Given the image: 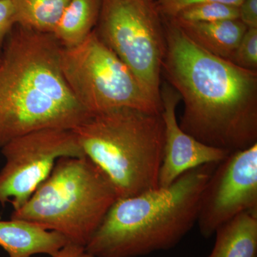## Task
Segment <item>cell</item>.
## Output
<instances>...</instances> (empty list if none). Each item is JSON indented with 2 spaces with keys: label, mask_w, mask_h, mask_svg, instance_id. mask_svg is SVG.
<instances>
[{
  "label": "cell",
  "mask_w": 257,
  "mask_h": 257,
  "mask_svg": "<svg viewBox=\"0 0 257 257\" xmlns=\"http://www.w3.org/2000/svg\"><path fill=\"white\" fill-rule=\"evenodd\" d=\"M102 0H70L52 32L63 48L84 42L95 28Z\"/></svg>",
  "instance_id": "14"
},
{
  "label": "cell",
  "mask_w": 257,
  "mask_h": 257,
  "mask_svg": "<svg viewBox=\"0 0 257 257\" xmlns=\"http://www.w3.org/2000/svg\"><path fill=\"white\" fill-rule=\"evenodd\" d=\"M217 164L192 169L168 187L118 198L86 250L96 257H138L175 247L197 223L203 191Z\"/></svg>",
  "instance_id": "3"
},
{
  "label": "cell",
  "mask_w": 257,
  "mask_h": 257,
  "mask_svg": "<svg viewBox=\"0 0 257 257\" xmlns=\"http://www.w3.org/2000/svg\"><path fill=\"white\" fill-rule=\"evenodd\" d=\"M172 19L188 23L239 20V7L222 3H203L186 8Z\"/></svg>",
  "instance_id": "16"
},
{
  "label": "cell",
  "mask_w": 257,
  "mask_h": 257,
  "mask_svg": "<svg viewBox=\"0 0 257 257\" xmlns=\"http://www.w3.org/2000/svg\"><path fill=\"white\" fill-rule=\"evenodd\" d=\"M248 70L257 71V28H248L229 60Z\"/></svg>",
  "instance_id": "17"
},
{
  "label": "cell",
  "mask_w": 257,
  "mask_h": 257,
  "mask_svg": "<svg viewBox=\"0 0 257 257\" xmlns=\"http://www.w3.org/2000/svg\"><path fill=\"white\" fill-rule=\"evenodd\" d=\"M101 41L160 101L163 20L153 0H102L94 28Z\"/></svg>",
  "instance_id": "7"
},
{
  "label": "cell",
  "mask_w": 257,
  "mask_h": 257,
  "mask_svg": "<svg viewBox=\"0 0 257 257\" xmlns=\"http://www.w3.org/2000/svg\"><path fill=\"white\" fill-rule=\"evenodd\" d=\"M161 16L175 18L182 10L189 7L207 3H222L239 7L243 0H153Z\"/></svg>",
  "instance_id": "18"
},
{
  "label": "cell",
  "mask_w": 257,
  "mask_h": 257,
  "mask_svg": "<svg viewBox=\"0 0 257 257\" xmlns=\"http://www.w3.org/2000/svg\"><path fill=\"white\" fill-rule=\"evenodd\" d=\"M0 151V204L20 209L50 175L62 157H85L73 130L45 128L11 140Z\"/></svg>",
  "instance_id": "8"
},
{
  "label": "cell",
  "mask_w": 257,
  "mask_h": 257,
  "mask_svg": "<svg viewBox=\"0 0 257 257\" xmlns=\"http://www.w3.org/2000/svg\"><path fill=\"white\" fill-rule=\"evenodd\" d=\"M118 199L112 184L83 157H62L11 219L55 231L68 242L85 246Z\"/></svg>",
  "instance_id": "5"
},
{
  "label": "cell",
  "mask_w": 257,
  "mask_h": 257,
  "mask_svg": "<svg viewBox=\"0 0 257 257\" xmlns=\"http://www.w3.org/2000/svg\"><path fill=\"white\" fill-rule=\"evenodd\" d=\"M173 20L196 45L211 55L229 60L247 28L239 20L212 23H188Z\"/></svg>",
  "instance_id": "12"
},
{
  "label": "cell",
  "mask_w": 257,
  "mask_h": 257,
  "mask_svg": "<svg viewBox=\"0 0 257 257\" xmlns=\"http://www.w3.org/2000/svg\"><path fill=\"white\" fill-rule=\"evenodd\" d=\"M162 18V74L183 101L180 128L198 141L229 153L257 144V71L211 55L173 20Z\"/></svg>",
  "instance_id": "1"
},
{
  "label": "cell",
  "mask_w": 257,
  "mask_h": 257,
  "mask_svg": "<svg viewBox=\"0 0 257 257\" xmlns=\"http://www.w3.org/2000/svg\"><path fill=\"white\" fill-rule=\"evenodd\" d=\"M68 243L62 235L28 221L11 219L0 220V246L9 257L54 256Z\"/></svg>",
  "instance_id": "11"
},
{
  "label": "cell",
  "mask_w": 257,
  "mask_h": 257,
  "mask_svg": "<svg viewBox=\"0 0 257 257\" xmlns=\"http://www.w3.org/2000/svg\"><path fill=\"white\" fill-rule=\"evenodd\" d=\"M70 0H12L16 25L52 33Z\"/></svg>",
  "instance_id": "15"
},
{
  "label": "cell",
  "mask_w": 257,
  "mask_h": 257,
  "mask_svg": "<svg viewBox=\"0 0 257 257\" xmlns=\"http://www.w3.org/2000/svg\"><path fill=\"white\" fill-rule=\"evenodd\" d=\"M53 34L16 25L0 57V150L45 128L73 130L91 114L75 99L60 69Z\"/></svg>",
  "instance_id": "2"
},
{
  "label": "cell",
  "mask_w": 257,
  "mask_h": 257,
  "mask_svg": "<svg viewBox=\"0 0 257 257\" xmlns=\"http://www.w3.org/2000/svg\"><path fill=\"white\" fill-rule=\"evenodd\" d=\"M15 25V10L12 0H0V57L5 41Z\"/></svg>",
  "instance_id": "19"
},
{
  "label": "cell",
  "mask_w": 257,
  "mask_h": 257,
  "mask_svg": "<svg viewBox=\"0 0 257 257\" xmlns=\"http://www.w3.org/2000/svg\"><path fill=\"white\" fill-rule=\"evenodd\" d=\"M239 10L240 21L247 28H257V0H243Z\"/></svg>",
  "instance_id": "20"
},
{
  "label": "cell",
  "mask_w": 257,
  "mask_h": 257,
  "mask_svg": "<svg viewBox=\"0 0 257 257\" xmlns=\"http://www.w3.org/2000/svg\"><path fill=\"white\" fill-rule=\"evenodd\" d=\"M60 69L75 99L89 113L130 107L161 113L162 102L96 35L60 50Z\"/></svg>",
  "instance_id": "6"
},
{
  "label": "cell",
  "mask_w": 257,
  "mask_h": 257,
  "mask_svg": "<svg viewBox=\"0 0 257 257\" xmlns=\"http://www.w3.org/2000/svg\"><path fill=\"white\" fill-rule=\"evenodd\" d=\"M72 130L118 198L158 188L165 140L162 112L116 108L91 114Z\"/></svg>",
  "instance_id": "4"
},
{
  "label": "cell",
  "mask_w": 257,
  "mask_h": 257,
  "mask_svg": "<svg viewBox=\"0 0 257 257\" xmlns=\"http://www.w3.org/2000/svg\"><path fill=\"white\" fill-rule=\"evenodd\" d=\"M160 96L165 140L159 187H166L185 172L207 164L219 163L230 153L198 141L180 128L176 109L181 98L173 88L165 84L160 89Z\"/></svg>",
  "instance_id": "10"
},
{
  "label": "cell",
  "mask_w": 257,
  "mask_h": 257,
  "mask_svg": "<svg viewBox=\"0 0 257 257\" xmlns=\"http://www.w3.org/2000/svg\"><path fill=\"white\" fill-rule=\"evenodd\" d=\"M208 257H256L257 214L243 212L216 230Z\"/></svg>",
  "instance_id": "13"
},
{
  "label": "cell",
  "mask_w": 257,
  "mask_h": 257,
  "mask_svg": "<svg viewBox=\"0 0 257 257\" xmlns=\"http://www.w3.org/2000/svg\"><path fill=\"white\" fill-rule=\"evenodd\" d=\"M243 212L257 214V144L217 164L203 191L197 223L209 238Z\"/></svg>",
  "instance_id": "9"
},
{
  "label": "cell",
  "mask_w": 257,
  "mask_h": 257,
  "mask_svg": "<svg viewBox=\"0 0 257 257\" xmlns=\"http://www.w3.org/2000/svg\"><path fill=\"white\" fill-rule=\"evenodd\" d=\"M0 62H1V60H0Z\"/></svg>",
  "instance_id": "22"
},
{
  "label": "cell",
  "mask_w": 257,
  "mask_h": 257,
  "mask_svg": "<svg viewBox=\"0 0 257 257\" xmlns=\"http://www.w3.org/2000/svg\"><path fill=\"white\" fill-rule=\"evenodd\" d=\"M52 257H96L86 250L85 246L68 242Z\"/></svg>",
  "instance_id": "21"
}]
</instances>
